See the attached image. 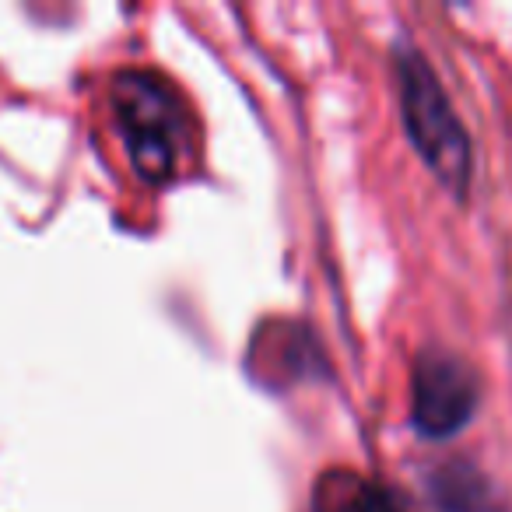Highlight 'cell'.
Returning <instances> with one entry per match:
<instances>
[{"label":"cell","mask_w":512,"mask_h":512,"mask_svg":"<svg viewBox=\"0 0 512 512\" xmlns=\"http://www.w3.org/2000/svg\"><path fill=\"white\" fill-rule=\"evenodd\" d=\"M477 400H481V386L463 358L435 348L414 362L411 418L421 435H428V439L456 435L474 418Z\"/></svg>","instance_id":"obj_3"},{"label":"cell","mask_w":512,"mask_h":512,"mask_svg":"<svg viewBox=\"0 0 512 512\" xmlns=\"http://www.w3.org/2000/svg\"><path fill=\"white\" fill-rule=\"evenodd\" d=\"M109 102L137 176L144 183H165L176 176L190 148V116L176 88L155 71L130 67L113 78Z\"/></svg>","instance_id":"obj_1"},{"label":"cell","mask_w":512,"mask_h":512,"mask_svg":"<svg viewBox=\"0 0 512 512\" xmlns=\"http://www.w3.org/2000/svg\"><path fill=\"white\" fill-rule=\"evenodd\" d=\"M397 85L400 113H404V127L414 151L453 197H463L470 186L467 130H463L446 88L439 85L435 71L418 50L397 53Z\"/></svg>","instance_id":"obj_2"},{"label":"cell","mask_w":512,"mask_h":512,"mask_svg":"<svg viewBox=\"0 0 512 512\" xmlns=\"http://www.w3.org/2000/svg\"><path fill=\"white\" fill-rule=\"evenodd\" d=\"M435 495L446 512H488V488L481 474L467 467H449L435 477Z\"/></svg>","instance_id":"obj_5"},{"label":"cell","mask_w":512,"mask_h":512,"mask_svg":"<svg viewBox=\"0 0 512 512\" xmlns=\"http://www.w3.org/2000/svg\"><path fill=\"white\" fill-rule=\"evenodd\" d=\"M316 509L320 512H411L390 488L358 477L351 470H330L316 484Z\"/></svg>","instance_id":"obj_4"}]
</instances>
